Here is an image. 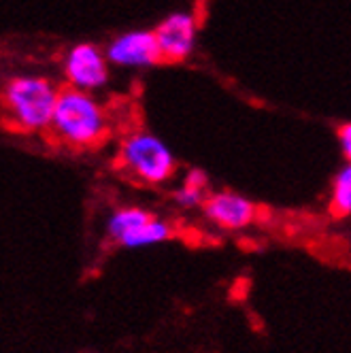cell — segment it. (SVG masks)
<instances>
[{
    "mask_svg": "<svg viewBox=\"0 0 351 353\" xmlns=\"http://www.w3.org/2000/svg\"><path fill=\"white\" fill-rule=\"evenodd\" d=\"M154 215L147 209L141 207H123L117 209L109 215L107 219V236L115 243H121L123 239H128L132 232H137L139 228L152 219Z\"/></svg>",
    "mask_w": 351,
    "mask_h": 353,
    "instance_id": "cell-8",
    "label": "cell"
},
{
    "mask_svg": "<svg viewBox=\"0 0 351 353\" xmlns=\"http://www.w3.org/2000/svg\"><path fill=\"white\" fill-rule=\"evenodd\" d=\"M119 166L145 185H162L177 172L170 147L152 132H132L119 147Z\"/></svg>",
    "mask_w": 351,
    "mask_h": 353,
    "instance_id": "cell-3",
    "label": "cell"
},
{
    "mask_svg": "<svg viewBox=\"0 0 351 353\" xmlns=\"http://www.w3.org/2000/svg\"><path fill=\"white\" fill-rule=\"evenodd\" d=\"M330 211L334 217H351V162H347L334 176Z\"/></svg>",
    "mask_w": 351,
    "mask_h": 353,
    "instance_id": "cell-11",
    "label": "cell"
},
{
    "mask_svg": "<svg viewBox=\"0 0 351 353\" xmlns=\"http://www.w3.org/2000/svg\"><path fill=\"white\" fill-rule=\"evenodd\" d=\"M64 74L70 88L92 94L109 81V58L92 43L74 45L64 58Z\"/></svg>",
    "mask_w": 351,
    "mask_h": 353,
    "instance_id": "cell-4",
    "label": "cell"
},
{
    "mask_svg": "<svg viewBox=\"0 0 351 353\" xmlns=\"http://www.w3.org/2000/svg\"><path fill=\"white\" fill-rule=\"evenodd\" d=\"M207 176L203 170H190L183 176V183L174 192V203L181 209H196L203 207L207 200Z\"/></svg>",
    "mask_w": 351,
    "mask_h": 353,
    "instance_id": "cell-10",
    "label": "cell"
},
{
    "mask_svg": "<svg viewBox=\"0 0 351 353\" xmlns=\"http://www.w3.org/2000/svg\"><path fill=\"white\" fill-rule=\"evenodd\" d=\"M107 58L111 64L123 68H147L162 62L158 39L147 30H134L113 39L107 47Z\"/></svg>",
    "mask_w": 351,
    "mask_h": 353,
    "instance_id": "cell-6",
    "label": "cell"
},
{
    "mask_svg": "<svg viewBox=\"0 0 351 353\" xmlns=\"http://www.w3.org/2000/svg\"><path fill=\"white\" fill-rule=\"evenodd\" d=\"M49 130L66 147L88 149L105 141L109 134V119L105 109L90 92L64 88L60 90Z\"/></svg>",
    "mask_w": 351,
    "mask_h": 353,
    "instance_id": "cell-1",
    "label": "cell"
},
{
    "mask_svg": "<svg viewBox=\"0 0 351 353\" xmlns=\"http://www.w3.org/2000/svg\"><path fill=\"white\" fill-rule=\"evenodd\" d=\"M339 143H341V151L347 162H351V121L343 123L339 128Z\"/></svg>",
    "mask_w": 351,
    "mask_h": 353,
    "instance_id": "cell-12",
    "label": "cell"
},
{
    "mask_svg": "<svg viewBox=\"0 0 351 353\" xmlns=\"http://www.w3.org/2000/svg\"><path fill=\"white\" fill-rule=\"evenodd\" d=\"M164 62H183L196 45V19L190 13H172L154 30Z\"/></svg>",
    "mask_w": 351,
    "mask_h": 353,
    "instance_id": "cell-7",
    "label": "cell"
},
{
    "mask_svg": "<svg viewBox=\"0 0 351 353\" xmlns=\"http://www.w3.org/2000/svg\"><path fill=\"white\" fill-rule=\"evenodd\" d=\"M60 90L37 74L13 77L5 88V109L7 119L15 130L21 132H43L52 128Z\"/></svg>",
    "mask_w": 351,
    "mask_h": 353,
    "instance_id": "cell-2",
    "label": "cell"
},
{
    "mask_svg": "<svg viewBox=\"0 0 351 353\" xmlns=\"http://www.w3.org/2000/svg\"><path fill=\"white\" fill-rule=\"evenodd\" d=\"M205 217L223 230H243L258 219V205L243 194L221 190L207 196Z\"/></svg>",
    "mask_w": 351,
    "mask_h": 353,
    "instance_id": "cell-5",
    "label": "cell"
},
{
    "mask_svg": "<svg viewBox=\"0 0 351 353\" xmlns=\"http://www.w3.org/2000/svg\"><path fill=\"white\" fill-rule=\"evenodd\" d=\"M174 234L172 225L166 219H158L152 217L143 228H139L137 232H132L128 239H123L119 245L126 249H143V247H154L160 243H166L170 236Z\"/></svg>",
    "mask_w": 351,
    "mask_h": 353,
    "instance_id": "cell-9",
    "label": "cell"
}]
</instances>
